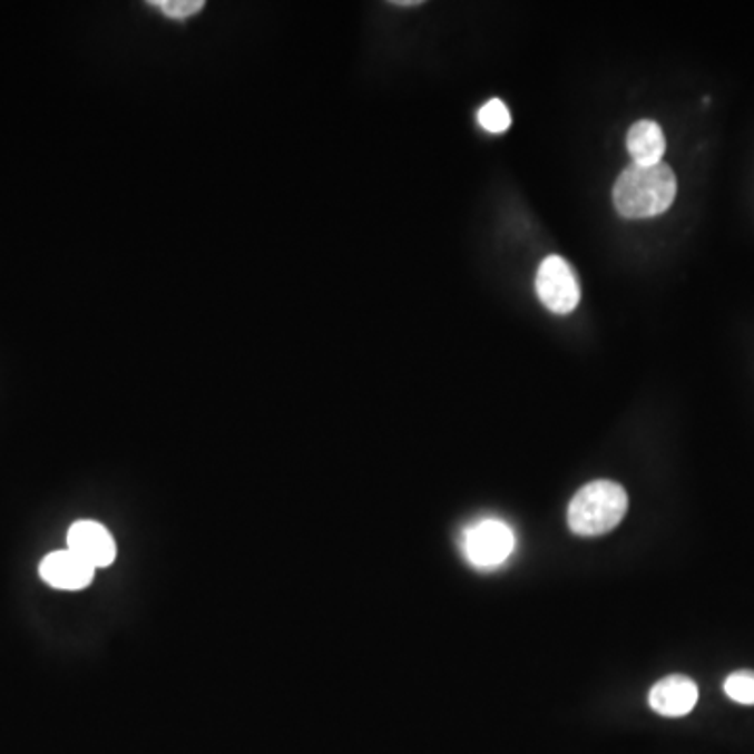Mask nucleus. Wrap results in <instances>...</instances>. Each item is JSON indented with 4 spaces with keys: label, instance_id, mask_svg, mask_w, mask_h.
<instances>
[{
    "label": "nucleus",
    "instance_id": "obj_1",
    "mask_svg": "<svg viewBox=\"0 0 754 754\" xmlns=\"http://www.w3.org/2000/svg\"><path fill=\"white\" fill-rule=\"evenodd\" d=\"M677 195V178L667 164H633L615 185V206L625 218H652L670 208Z\"/></svg>",
    "mask_w": 754,
    "mask_h": 754
},
{
    "label": "nucleus",
    "instance_id": "obj_7",
    "mask_svg": "<svg viewBox=\"0 0 754 754\" xmlns=\"http://www.w3.org/2000/svg\"><path fill=\"white\" fill-rule=\"evenodd\" d=\"M648 702L663 717H685L698 702V685L685 675H668L649 689Z\"/></svg>",
    "mask_w": 754,
    "mask_h": 754
},
{
    "label": "nucleus",
    "instance_id": "obj_2",
    "mask_svg": "<svg viewBox=\"0 0 754 754\" xmlns=\"http://www.w3.org/2000/svg\"><path fill=\"white\" fill-rule=\"evenodd\" d=\"M627 508V491L618 482L594 480L572 497L568 527L579 537H599L623 522Z\"/></svg>",
    "mask_w": 754,
    "mask_h": 754
},
{
    "label": "nucleus",
    "instance_id": "obj_5",
    "mask_svg": "<svg viewBox=\"0 0 754 754\" xmlns=\"http://www.w3.org/2000/svg\"><path fill=\"white\" fill-rule=\"evenodd\" d=\"M68 549L92 568H107L114 564L118 549L111 532L95 520H80L68 530Z\"/></svg>",
    "mask_w": 754,
    "mask_h": 754
},
{
    "label": "nucleus",
    "instance_id": "obj_6",
    "mask_svg": "<svg viewBox=\"0 0 754 754\" xmlns=\"http://www.w3.org/2000/svg\"><path fill=\"white\" fill-rule=\"evenodd\" d=\"M95 570L88 561L76 556L68 547L61 551L49 554L40 561V577L61 591H80L95 579Z\"/></svg>",
    "mask_w": 754,
    "mask_h": 754
},
{
    "label": "nucleus",
    "instance_id": "obj_9",
    "mask_svg": "<svg viewBox=\"0 0 754 754\" xmlns=\"http://www.w3.org/2000/svg\"><path fill=\"white\" fill-rule=\"evenodd\" d=\"M478 123L487 133H492V135L506 133L511 126L508 106L501 99H491L478 111Z\"/></svg>",
    "mask_w": 754,
    "mask_h": 754
},
{
    "label": "nucleus",
    "instance_id": "obj_11",
    "mask_svg": "<svg viewBox=\"0 0 754 754\" xmlns=\"http://www.w3.org/2000/svg\"><path fill=\"white\" fill-rule=\"evenodd\" d=\"M161 16L170 19H189L197 16L206 4L202 0H154L149 2Z\"/></svg>",
    "mask_w": 754,
    "mask_h": 754
},
{
    "label": "nucleus",
    "instance_id": "obj_8",
    "mask_svg": "<svg viewBox=\"0 0 754 754\" xmlns=\"http://www.w3.org/2000/svg\"><path fill=\"white\" fill-rule=\"evenodd\" d=\"M627 149L631 154L633 164L637 166L660 164L667 151V139L663 128L649 120L633 124L627 135Z\"/></svg>",
    "mask_w": 754,
    "mask_h": 754
},
{
    "label": "nucleus",
    "instance_id": "obj_3",
    "mask_svg": "<svg viewBox=\"0 0 754 754\" xmlns=\"http://www.w3.org/2000/svg\"><path fill=\"white\" fill-rule=\"evenodd\" d=\"M537 296L551 313L568 315L580 302V285L577 273L560 256H547L537 271Z\"/></svg>",
    "mask_w": 754,
    "mask_h": 754
},
{
    "label": "nucleus",
    "instance_id": "obj_10",
    "mask_svg": "<svg viewBox=\"0 0 754 754\" xmlns=\"http://www.w3.org/2000/svg\"><path fill=\"white\" fill-rule=\"evenodd\" d=\"M723 689L737 704L754 706V670H736V673H732L725 679Z\"/></svg>",
    "mask_w": 754,
    "mask_h": 754
},
{
    "label": "nucleus",
    "instance_id": "obj_4",
    "mask_svg": "<svg viewBox=\"0 0 754 754\" xmlns=\"http://www.w3.org/2000/svg\"><path fill=\"white\" fill-rule=\"evenodd\" d=\"M513 532L501 520H482L463 535V554L480 570H492L508 560L513 551Z\"/></svg>",
    "mask_w": 754,
    "mask_h": 754
}]
</instances>
